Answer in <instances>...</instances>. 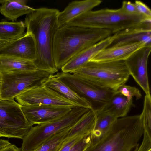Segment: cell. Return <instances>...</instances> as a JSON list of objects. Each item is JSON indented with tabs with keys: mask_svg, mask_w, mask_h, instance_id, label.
Masks as SVG:
<instances>
[{
	"mask_svg": "<svg viewBox=\"0 0 151 151\" xmlns=\"http://www.w3.org/2000/svg\"><path fill=\"white\" fill-rule=\"evenodd\" d=\"M115 34L116 37L109 47L139 42L151 46V20L140 23Z\"/></svg>",
	"mask_w": 151,
	"mask_h": 151,
	"instance_id": "4fadbf2b",
	"label": "cell"
},
{
	"mask_svg": "<svg viewBox=\"0 0 151 151\" xmlns=\"http://www.w3.org/2000/svg\"><path fill=\"white\" fill-rule=\"evenodd\" d=\"M51 74L37 69L31 72L3 75L0 99L14 100L25 91L43 84Z\"/></svg>",
	"mask_w": 151,
	"mask_h": 151,
	"instance_id": "ba28073f",
	"label": "cell"
},
{
	"mask_svg": "<svg viewBox=\"0 0 151 151\" xmlns=\"http://www.w3.org/2000/svg\"><path fill=\"white\" fill-rule=\"evenodd\" d=\"M116 92L120 93L130 100H132L133 97H135L136 99H139L142 96L138 89L125 84L120 86Z\"/></svg>",
	"mask_w": 151,
	"mask_h": 151,
	"instance_id": "4316f807",
	"label": "cell"
},
{
	"mask_svg": "<svg viewBox=\"0 0 151 151\" xmlns=\"http://www.w3.org/2000/svg\"><path fill=\"white\" fill-rule=\"evenodd\" d=\"M134 4L139 14L151 19V10L145 4L139 0H136Z\"/></svg>",
	"mask_w": 151,
	"mask_h": 151,
	"instance_id": "f546056e",
	"label": "cell"
},
{
	"mask_svg": "<svg viewBox=\"0 0 151 151\" xmlns=\"http://www.w3.org/2000/svg\"><path fill=\"white\" fill-rule=\"evenodd\" d=\"M148 20L151 19L140 14L127 13L121 8L117 9L105 8L86 12L73 19L67 25L108 29L114 34Z\"/></svg>",
	"mask_w": 151,
	"mask_h": 151,
	"instance_id": "277c9868",
	"label": "cell"
},
{
	"mask_svg": "<svg viewBox=\"0 0 151 151\" xmlns=\"http://www.w3.org/2000/svg\"><path fill=\"white\" fill-rule=\"evenodd\" d=\"M71 73L99 87L115 91L125 84L130 75L124 61H89Z\"/></svg>",
	"mask_w": 151,
	"mask_h": 151,
	"instance_id": "5b68a950",
	"label": "cell"
},
{
	"mask_svg": "<svg viewBox=\"0 0 151 151\" xmlns=\"http://www.w3.org/2000/svg\"><path fill=\"white\" fill-rule=\"evenodd\" d=\"M55 76L74 91L86 99L95 112L101 110L116 91L99 87L69 73H57Z\"/></svg>",
	"mask_w": 151,
	"mask_h": 151,
	"instance_id": "9c48e42d",
	"label": "cell"
},
{
	"mask_svg": "<svg viewBox=\"0 0 151 151\" xmlns=\"http://www.w3.org/2000/svg\"><path fill=\"white\" fill-rule=\"evenodd\" d=\"M14 99L21 106L45 105L70 108L78 106L43 84L25 91Z\"/></svg>",
	"mask_w": 151,
	"mask_h": 151,
	"instance_id": "30bf717a",
	"label": "cell"
},
{
	"mask_svg": "<svg viewBox=\"0 0 151 151\" xmlns=\"http://www.w3.org/2000/svg\"><path fill=\"white\" fill-rule=\"evenodd\" d=\"M146 46L139 42L116 47H108L100 52L90 61L105 62L125 61L136 51Z\"/></svg>",
	"mask_w": 151,
	"mask_h": 151,
	"instance_id": "2e32d148",
	"label": "cell"
},
{
	"mask_svg": "<svg viewBox=\"0 0 151 151\" xmlns=\"http://www.w3.org/2000/svg\"><path fill=\"white\" fill-rule=\"evenodd\" d=\"M87 135H76L69 138H67L59 151H69L78 142Z\"/></svg>",
	"mask_w": 151,
	"mask_h": 151,
	"instance_id": "f1b7e54d",
	"label": "cell"
},
{
	"mask_svg": "<svg viewBox=\"0 0 151 151\" xmlns=\"http://www.w3.org/2000/svg\"><path fill=\"white\" fill-rule=\"evenodd\" d=\"M1 137V136H0V137Z\"/></svg>",
	"mask_w": 151,
	"mask_h": 151,
	"instance_id": "8d00e7d4",
	"label": "cell"
},
{
	"mask_svg": "<svg viewBox=\"0 0 151 151\" xmlns=\"http://www.w3.org/2000/svg\"><path fill=\"white\" fill-rule=\"evenodd\" d=\"M91 133L81 139L69 151H85L89 146L91 140Z\"/></svg>",
	"mask_w": 151,
	"mask_h": 151,
	"instance_id": "83f0119b",
	"label": "cell"
},
{
	"mask_svg": "<svg viewBox=\"0 0 151 151\" xmlns=\"http://www.w3.org/2000/svg\"><path fill=\"white\" fill-rule=\"evenodd\" d=\"M144 127L140 114L118 118L85 151H132L138 147Z\"/></svg>",
	"mask_w": 151,
	"mask_h": 151,
	"instance_id": "3957f363",
	"label": "cell"
},
{
	"mask_svg": "<svg viewBox=\"0 0 151 151\" xmlns=\"http://www.w3.org/2000/svg\"><path fill=\"white\" fill-rule=\"evenodd\" d=\"M23 113L32 126L47 123L64 115L72 108L45 105L22 106Z\"/></svg>",
	"mask_w": 151,
	"mask_h": 151,
	"instance_id": "7c38bea8",
	"label": "cell"
},
{
	"mask_svg": "<svg viewBox=\"0 0 151 151\" xmlns=\"http://www.w3.org/2000/svg\"></svg>",
	"mask_w": 151,
	"mask_h": 151,
	"instance_id": "f35d334b",
	"label": "cell"
},
{
	"mask_svg": "<svg viewBox=\"0 0 151 151\" xmlns=\"http://www.w3.org/2000/svg\"><path fill=\"white\" fill-rule=\"evenodd\" d=\"M0 151H21L15 145L11 144L0 150Z\"/></svg>",
	"mask_w": 151,
	"mask_h": 151,
	"instance_id": "1f68e13d",
	"label": "cell"
},
{
	"mask_svg": "<svg viewBox=\"0 0 151 151\" xmlns=\"http://www.w3.org/2000/svg\"><path fill=\"white\" fill-rule=\"evenodd\" d=\"M143 123L144 129L151 131V97L150 94L145 97L143 108L140 114Z\"/></svg>",
	"mask_w": 151,
	"mask_h": 151,
	"instance_id": "484cf974",
	"label": "cell"
},
{
	"mask_svg": "<svg viewBox=\"0 0 151 151\" xmlns=\"http://www.w3.org/2000/svg\"><path fill=\"white\" fill-rule=\"evenodd\" d=\"M14 40H9L0 38V50L13 42Z\"/></svg>",
	"mask_w": 151,
	"mask_h": 151,
	"instance_id": "d6a6232c",
	"label": "cell"
},
{
	"mask_svg": "<svg viewBox=\"0 0 151 151\" xmlns=\"http://www.w3.org/2000/svg\"><path fill=\"white\" fill-rule=\"evenodd\" d=\"M27 2L26 0H6L1 4L0 12L8 20L14 22L19 17L35 10L27 5Z\"/></svg>",
	"mask_w": 151,
	"mask_h": 151,
	"instance_id": "ffe728a7",
	"label": "cell"
},
{
	"mask_svg": "<svg viewBox=\"0 0 151 151\" xmlns=\"http://www.w3.org/2000/svg\"><path fill=\"white\" fill-rule=\"evenodd\" d=\"M102 2L101 0L75 1L70 3L58 17V28L67 25L73 19L86 12L92 10Z\"/></svg>",
	"mask_w": 151,
	"mask_h": 151,
	"instance_id": "e0dca14e",
	"label": "cell"
},
{
	"mask_svg": "<svg viewBox=\"0 0 151 151\" xmlns=\"http://www.w3.org/2000/svg\"><path fill=\"white\" fill-rule=\"evenodd\" d=\"M2 75L1 74V73H0V91L1 89V85L2 78Z\"/></svg>",
	"mask_w": 151,
	"mask_h": 151,
	"instance_id": "836d02e7",
	"label": "cell"
},
{
	"mask_svg": "<svg viewBox=\"0 0 151 151\" xmlns=\"http://www.w3.org/2000/svg\"></svg>",
	"mask_w": 151,
	"mask_h": 151,
	"instance_id": "74e56055",
	"label": "cell"
},
{
	"mask_svg": "<svg viewBox=\"0 0 151 151\" xmlns=\"http://www.w3.org/2000/svg\"><path fill=\"white\" fill-rule=\"evenodd\" d=\"M71 128L66 129L55 134L33 151H59Z\"/></svg>",
	"mask_w": 151,
	"mask_h": 151,
	"instance_id": "d4e9b609",
	"label": "cell"
},
{
	"mask_svg": "<svg viewBox=\"0 0 151 151\" xmlns=\"http://www.w3.org/2000/svg\"><path fill=\"white\" fill-rule=\"evenodd\" d=\"M151 46H145L136 51L124 61L130 75L144 91L150 94L147 65Z\"/></svg>",
	"mask_w": 151,
	"mask_h": 151,
	"instance_id": "8fae6325",
	"label": "cell"
},
{
	"mask_svg": "<svg viewBox=\"0 0 151 151\" xmlns=\"http://www.w3.org/2000/svg\"><path fill=\"white\" fill-rule=\"evenodd\" d=\"M57 9L42 7L27 15L24 23L27 31L33 37L38 56L34 63L37 69L54 74L58 70L55 65L52 54L53 42L58 28Z\"/></svg>",
	"mask_w": 151,
	"mask_h": 151,
	"instance_id": "6da1fadb",
	"label": "cell"
},
{
	"mask_svg": "<svg viewBox=\"0 0 151 151\" xmlns=\"http://www.w3.org/2000/svg\"><path fill=\"white\" fill-rule=\"evenodd\" d=\"M14 100L0 99V136L22 139L32 126Z\"/></svg>",
	"mask_w": 151,
	"mask_h": 151,
	"instance_id": "52a82bcc",
	"label": "cell"
},
{
	"mask_svg": "<svg viewBox=\"0 0 151 151\" xmlns=\"http://www.w3.org/2000/svg\"><path fill=\"white\" fill-rule=\"evenodd\" d=\"M26 26L24 22H0V38L6 40H14L24 34Z\"/></svg>",
	"mask_w": 151,
	"mask_h": 151,
	"instance_id": "cb8c5ba5",
	"label": "cell"
},
{
	"mask_svg": "<svg viewBox=\"0 0 151 151\" xmlns=\"http://www.w3.org/2000/svg\"><path fill=\"white\" fill-rule=\"evenodd\" d=\"M96 119L95 111L90 109L71 128L67 138L76 135H85L92 133L95 127Z\"/></svg>",
	"mask_w": 151,
	"mask_h": 151,
	"instance_id": "7402d4cb",
	"label": "cell"
},
{
	"mask_svg": "<svg viewBox=\"0 0 151 151\" xmlns=\"http://www.w3.org/2000/svg\"><path fill=\"white\" fill-rule=\"evenodd\" d=\"M0 55L12 56L34 62L37 59L38 54L33 37L27 32L0 50Z\"/></svg>",
	"mask_w": 151,
	"mask_h": 151,
	"instance_id": "5bb4252c",
	"label": "cell"
},
{
	"mask_svg": "<svg viewBox=\"0 0 151 151\" xmlns=\"http://www.w3.org/2000/svg\"><path fill=\"white\" fill-rule=\"evenodd\" d=\"M96 124L91 133V143L96 142L101 137L118 119L115 115L102 110L95 112Z\"/></svg>",
	"mask_w": 151,
	"mask_h": 151,
	"instance_id": "603a6c76",
	"label": "cell"
},
{
	"mask_svg": "<svg viewBox=\"0 0 151 151\" xmlns=\"http://www.w3.org/2000/svg\"><path fill=\"white\" fill-rule=\"evenodd\" d=\"M89 109L77 106L55 120L32 127L22 139L21 151H33L55 134L71 128Z\"/></svg>",
	"mask_w": 151,
	"mask_h": 151,
	"instance_id": "8992f818",
	"label": "cell"
},
{
	"mask_svg": "<svg viewBox=\"0 0 151 151\" xmlns=\"http://www.w3.org/2000/svg\"><path fill=\"white\" fill-rule=\"evenodd\" d=\"M133 105L132 100H129L116 91L101 110L111 113L118 118L125 116Z\"/></svg>",
	"mask_w": 151,
	"mask_h": 151,
	"instance_id": "44dd1931",
	"label": "cell"
},
{
	"mask_svg": "<svg viewBox=\"0 0 151 151\" xmlns=\"http://www.w3.org/2000/svg\"><path fill=\"white\" fill-rule=\"evenodd\" d=\"M0 8H1V6H0Z\"/></svg>",
	"mask_w": 151,
	"mask_h": 151,
	"instance_id": "d590c367",
	"label": "cell"
},
{
	"mask_svg": "<svg viewBox=\"0 0 151 151\" xmlns=\"http://www.w3.org/2000/svg\"><path fill=\"white\" fill-rule=\"evenodd\" d=\"M108 29L66 25L58 28L54 35L52 54L58 70L83 50L112 35Z\"/></svg>",
	"mask_w": 151,
	"mask_h": 151,
	"instance_id": "7a4b0ae2",
	"label": "cell"
},
{
	"mask_svg": "<svg viewBox=\"0 0 151 151\" xmlns=\"http://www.w3.org/2000/svg\"><path fill=\"white\" fill-rule=\"evenodd\" d=\"M43 84L78 106L91 109V104L86 99L74 91L55 74L50 75Z\"/></svg>",
	"mask_w": 151,
	"mask_h": 151,
	"instance_id": "ac0fdd59",
	"label": "cell"
},
{
	"mask_svg": "<svg viewBox=\"0 0 151 151\" xmlns=\"http://www.w3.org/2000/svg\"><path fill=\"white\" fill-rule=\"evenodd\" d=\"M37 69L33 61L12 56L0 55V73L2 75L31 72Z\"/></svg>",
	"mask_w": 151,
	"mask_h": 151,
	"instance_id": "d6986e66",
	"label": "cell"
},
{
	"mask_svg": "<svg viewBox=\"0 0 151 151\" xmlns=\"http://www.w3.org/2000/svg\"><path fill=\"white\" fill-rule=\"evenodd\" d=\"M121 8L124 12L127 13L139 14L137 11L134 3H132L130 1H123Z\"/></svg>",
	"mask_w": 151,
	"mask_h": 151,
	"instance_id": "4dcf8cb0",
	"label": "cell"
},
{
	"mask_svg": "<svg viewBox=\"0 0 151 151\" xmlns=\"http://www.w3.org/2000/svg\"><path fill=\"white\" fill-rule=\"evenodd\" d=\"M116 37L115 34L83 50L69 60L61 69L62 72L72 73L80 69L105 49Z\"/></svg>",
	"mask_w": 151,
	"mask_h": 151,
	"instance_id": "9a60e30c",
	"label": "cell"
},
{
	"mask_svg": "<svg viewBox=\"0 0 151 151\" xmlns=\"http://www.w3.org/2000/svg\"><path fill=\"white\" fill-rule=\"evenodd\" d=\"M6 0H0V4H2Z\"/></svg>",
	"mask_w": 151,
	"mask_h": 151,
	"instance_id": "e575fe53",
	"label": "cell"
}]
</instances>
